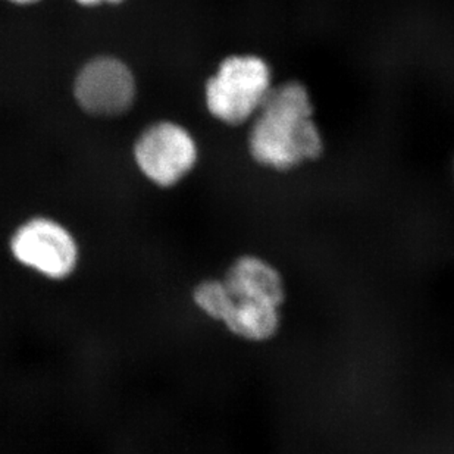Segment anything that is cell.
Returning <instances> with one entry per match:
<instances>
[{"label": "cell", "instance_id": "1", "mask_svg": "<svg viewBox=\"0 0 454 454\" xmlns=\"http://www.w3.org/2000/svg\"><path fill=\"white\" fill-rule=\"evenodd\" d=\"M247 149L259 167L277 172L292 171L321 158L325 142L315 120L312 95L303 82L275 84L250 121Z\"/></svg>", "mask_w": 454, "mask_h": 454}, {"label": "cell", "instance_id": "2", "mask_svg": "<svg viewBox=\"0 0 454 454\" xmlns=\"http://www.w3.org/2000/svg\"><path fill=\"white\" fill-rule=\"evenodd\" d=\"M270 62L254 53L225 56L203 91L209 115L230 127L250 124L274 89Z\"/></svg>", "mask_w": 454, "mask_h": 454}, {"label": "cell", "instance_id": "3", "mask_svg": "<svg viewBox=\"0 0 454 454\" xmlns=\"http://www.w3.org/2000/svg\"><path fill=\"white\" fill-rule=\"evenodd\" d=\"M9 252L18 265L51 281L71 278L82 259L73 231L46 215L20 223L9 239Z\"/></svg>", "mask_w": 454, "mask_h": 454}, {"label": "cell", "instance_id": "4", "mask_svg": "<svg viewBox=\"0 0 454 454\" xmlns=\"http://www.w3.org/2000/svg\"><path fill=\"white\" fill-rule=\"evenodd\" d=\"M133 158L147 181L160 189H171L193 172L200 149L187 127L162 120L143 129L134 143Z\"/></svg>", "mask_w": 454, "mask_h": 454}, {"label": "cell", "instance_id": "5", "mask_svg": "<svg viewBox=\"0 0 454 454\" xmlns=\"http://www.w3.org/2000/svg\"><path fill=\"white\" fill-rule=\"evenodd\" d=\"M74 99L87 115L111 118L133 107L137 80L124 60L100 55L87 60L74 78Z\"/></svg>", "mask_w": 454, "mask_h": 454}, {"label": "cell", "instance_id": "6", "mask_svg": "<svg viewBox=\"0 0 454 454\" xmlns=\"http://www.w3.org/2000/svg\"><path fill=\"white\" fill-rule=\"evenodd\" d=\"M223 283L237 301H256L281 308L286 297L283 277L270 262L253 254L237 257Z\"/></svg>", "mask_w": 454, "mask_h": 454}, {"label": "cell", "instance_id": "7", "mask_svg": "<svg viewBox=\"0 0 454 454\" xmlns=\"http://www.w3.org/2000/svg\"><path fill=\"white\" fill-rule=\"evenodd\" d=\"M223 325L232 335L247 341H266L279 328V308L234 299Z\"/></svg>", "mask_w": 454, "mask_h": 454}, {"label": "cell", "instance_id": "8", "mask_svg": "<svg viewBox=\"0 0 454 454\" xmlns=\"http://www.w3.org/2000/svg\"><path fill=\"white\" fill-rule=\"evenodd\" d=\"M192 301L194 308L206 317L223 324L234 303V297L223 279L209 278L196 284Z\"/></svg>", "mask_w": 454, "mask_h": 454}, {"label": "cell", "instance_id": "9", "mask_svg": "<svg viewBox=\"0 0 454 454\" xmlns=\"http://www.w3.org/2000/svg\"><path fill=\"white\" fill-rule=\"evenodd\" d=\"M75 4L84 8H98V6H103V4H120L124 0H74Z\"/></svg>", "mask_w": 454, "mask_h": 454}, {"label": "cell", "instance_id": "10", "mask_svg": "<svg viewBox=\"0 0 454 454\" xmlns=\"http://www.w3.org/2000/svg\"><path fill=\"white\" fill-rule=\"evenodd\" d=\"M6 2L15 4V6H33V4H39L42 0H6Z\"/></svg>", "mask_w": 454, "mask_h": 454}]
</instances>
